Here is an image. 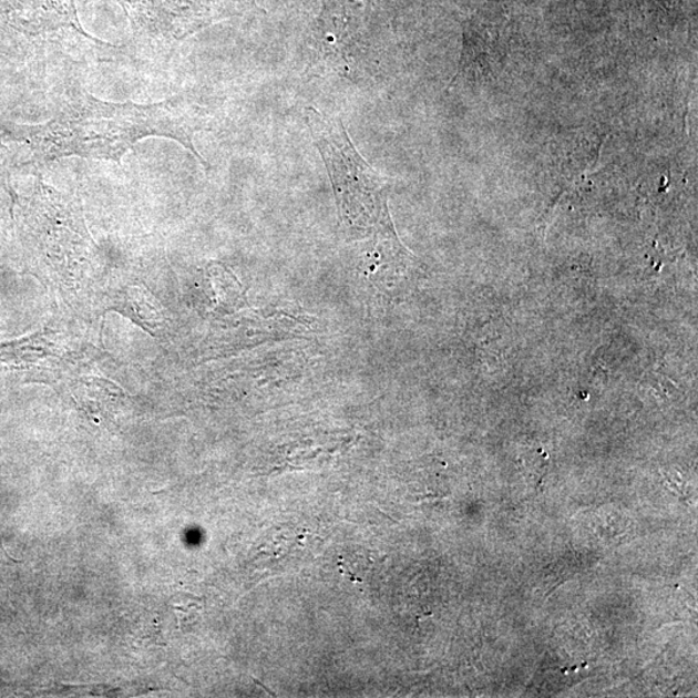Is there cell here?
I'll return each instance as SVG.
<instances>
[{
  "label": "cell",
  "mask_w": 698,
  "mask_h": 698,
  "mask_svg": "<svg viewBox=\"0 0 698 698\" xmlns=\"http://www.w3.org/2000/svg\"><path fill=\"white\" fill-rule=\"evenodd\" d=\"M16 205H18V197H16L11 185L8 150L0 137V225L2 227H10Z\"/></svg>",
  "instance_id": "7"
},
{
  "label": "cell",
  "mask_w": 698,
  "mask_h": 698,
  "mask_svg": "<svg viewBox=\"0 0 698 698\" xmlns=\"http://www.w3.org/2000/svg\"><path fill=\"white\" fill-rule=\"evenodd\" d=\"M72 398L85 410L101 413L100 410L120 407L126 394L111 380L97 377L73 378L69 382Z\"/></svg>",
  "instance_id": "6"
},
{
  "label": "cell",
  "mask_w": 698,
  "mask_h": 698,
  "mask_svg": "<svg viewBox=\"0 0 698 698\" xmlns=\"http://www.w3.org/2000/svg\"><path fill=\"white\" fill-rule=\"evenodd\" d=\"M105 301L106 309L115 310V312L126 316L131 321L137 324L140 328L150 332L151 336H163V330H165L167 324L165 310L145 287H126V289L107 295Z\"/></svg>",
  "instance_id": "5"
},
{
  "label": "cell",
  "mask_w": 698,
  "mask_h": 698,
  "mask_svg": "<svg viewBox=\"0 0 698 698\" xmlns=\"http://www.w3.org/2000/svg\"><path fill=\"white\" fill-rule=\"evenodd\" d=\"M196 122L181 99L154 104L111 103L74 93L50 121L8 130L12 142L25 150V163L44 165L68 157L121 162L140 140H175L199 162L194 146Z\"/></svg>",
  "instance_id": "1"
},
{
  "label": "cell",
  "mask_w": 698,
  "mask_h": 698,
  "mask_svg": "<svg viewBox=\"0 0 698 698\" xmlns=\"http://www.w3.org/2000/svg\"><path fill=\"white\" fill-rule=\"evenodd\" d=\"M22 232L47 277L66 300H78L91 285L99 250L85 225L80 201L42 178L21 205Z\"/></svg>",
  "instance_id": "2"
},
{
  "label": "cell",
  "mask_w": 698,
  "mask_h": 698,
  "mask_svg": "<svg viewBox=\"0 0 698 698\" xmlns=\"http://www.w3.org/2000/svg\"><path fill=\"white\" fill-rule=\"evenodd\" d=\"M307 124L328 167L341 220L359 237L372 235L374 247L399 243L387 206L382 176L357 152L343 124L308 107Z\"/></svg>",
  "instance_id": "3"
},
{
  "label": "cell",
  "mask_w": 698,
  "mask_h": 698,
  "mask_svg": "<svg viewBox=\"0 0 698 698\" xmlns=\"http://www.w3.org/2000/svg\"><path fill=\"white\" fill-rule=\"evenodd\" d=\"M64 333L44 326L31 336L0 345V374L25 380H58L68 371L73 355Z\"/></svg>",
  "instance_id": "4"
}]
</instances>
